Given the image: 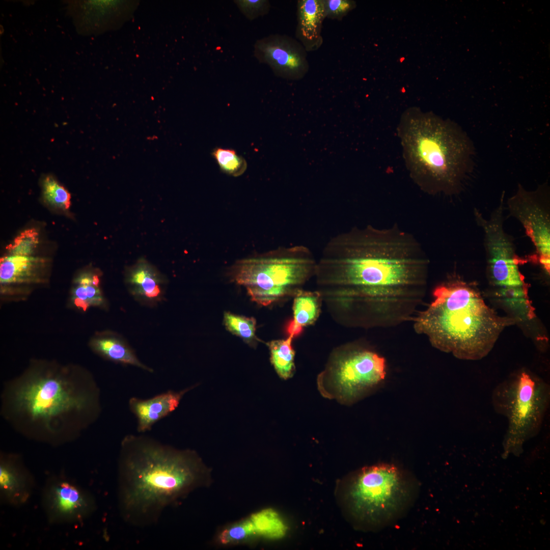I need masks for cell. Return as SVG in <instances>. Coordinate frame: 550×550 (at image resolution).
I'll return each mask as SVG.
<instances>
[{"label":"cell","mask_w":550,"mask_h":550,"mask_svg":"<svg viewBox=\"0 0 550 550\" xmlns=\"http://www.w3.org/2000/svg\"><path fill=\"white\" fill-rule=\"evenodd\" d=\"M429 260L396 225L354 227L332 237L317 261L316 290L333 320L347 328L412 321L427 287Z\"/></svg>","instance_id":"6da1fadb"},{"label":"cell","mask_w":550,"mask_h":550,"mask_svg":"<svg viewBox=\"0 0 550 550\" xmlns=\"http://www.w3.org/2000/svg\"><path fill=\"white\" fill-rule=\"evenodd\" d=\"M118 472L121 512L136 526L154 523L167 506L211 480L210 470L194 451L145 435L124 437Z\"/></svg>","instance_id":"7a4b0ae2"},{"label":"cell","mask_w":550,"mask_h":550,"mask_svg":"<svg viewBox=\"0 0 550 550\" xmlns=\"http://www.w3.org/2000/svg\"><path fill=\"white\" fill-rule=\"evenodd\" d=\"M433 297L412 320L414 329L426 337L434 347L459 359L484 358L504 328L517 321L499 316L485 304L474 285L459 279L438 285Z\"/></svg>","instance_id":"3957f363"},{"label":"cell","mask_w":550,"mask_h":550,"mask_svg":"<svg viewBox=\"0 0 550 550\" xmlns=\"http://www.w3.org/2000/svg\"><path fill=\"white\" fill-rule=\"evenodd\" d=\"M397 130L406 168L422 191L449 196L460 191L472 170L475 148L458 124L409 112L402 117Z\"/></svg>","instance_id":"277c9868"},{"label":"cell","mask_w":550,"mask_h":550,"mask_svg":"<svg viewBox=\"0 0 550 550\" xmlns=\"http://www.w3.org/2000/svg\"><path fill=\"white\" fill-rule=\"evenodd\" d=\"M10 392L14 417L49 434L63 431L75 418L92 423L100 413L99 391L92 379L77 383L60 374H36Z\"/></svg>","instance_id":"5b68a950"},{"label":"cell","mask_w":550,"mask_h":550,"mask_svg":"<svg viewBox=\"0 0 550 550\" xmlns=\"http://www.w3.org/2000/svg\"><path fill=\"white\" fill-rule=\"evenodd\" d=\"M317 261L307 247L281 248L236 262L232 281L244 286L253 301L264 306L294 297L312 278Z\"/></svg>","instance_id":"8992f818"},{"label":"cell","mask_w":550,"mask_h":550,"mask_svg":"<svg viewBox=\"0 0 550 550\" xmlns=\"http://www.w3.org/2000/svg\"><path fill=\"white\" fill-rule=\"evenodd\" d=\"M416 488L412 477L403 470L393 464H378L364 468L349 478L344 501L357 523L381 528L404 513L412 503Z\"/></svg>","instance_id":"52a82bcc"},{"label":"cell","mask_w":550,"mask_h":550,"mask_svg":"<svg viewBox=\"0 0 550 550\" xmlns=\"http://www.w3.org/2000/svg\"><path fill=\"white\" fill-rule=\"evenodd\" d=\"M549 402V384L526 370L496 386L492 394L493 408L508 421L506 454L519 453L524 443L539 433Z\"/></svg>","instance_id":"ba28073f"},{"label":"cell","mask_w":550,"mask_h":550,"mask_svg":"<svg viewBox=\"0 0 550 550\" xmlns=\"http://www.w3.org/2000/svg\"><path fill=\"white\" fill-rule=\"evenodd\" d=\"M504 193L500 204L486 218L477 210L475 220L484 233L486 272L492 295L504 307L514 308L529 299V285L519 270L523 260L517 255L512 237L504 228Z\"/></svg>","instance_id":"9c48e42d"},{"label":"cell","mask_w":550,"mask_h":550,"mask_svg":"<svg viewBox=\"0 0 550 550\" xmlns=\"http://www.w3.org/2000/svg\"><path fill=\"white\" fill-rule=\"evenodd\" d=\"M384 359L357 343L339 346L332 351L318 377L325 396L351 403L375 388L384 379Z\"/></svg>","instance_id":"30bf717a"},{"label":"cell","mask_w":550,"mask_h":550,"mask_svg":"<svg viewBox=\"0 0 550 550\" xmlns=\"http://www.w3.org/2000/svg\"><path fill=\"white\" fill-rule=\"evenodd\" d=\"M511 216L518 220L533 243V260L547 275L550 273V196L547 183L534 190L518 184L517 189L507 202Z\"/></svg>","instance_id":"8fae6325"},{"label":"cell","mask_w":550,"mask_h":550,"mask_svg":"<svg viewBox=\"0 0 550 550\" xmlns=\"http://www.w3.org/2000/svg\"><path fill=\"white\" fill-rule=\"evenodd\" d=\"M254 54L260 63L267 64L276 76L285 79H301L309 69L306 49L287 35H270L258 40Z\"/></svg>","instance_id":"7c38bea8"},{"label":"cell","mask_w":550,"mask_h":550,"mask_svg":"<svg viewBox=\"0 0 550 550\" xmlns=\"http://www.w3.org/2000/svg\"><path fill=\"white\" fill-rule=\"evenodd\" d=\"M44 504L51 521H79L89 515L95 508L92 496L75 484L63 479L46 487Z\"/></svg>","instance_id":"4fadbf2b"},{"label":"cell","mask_w":550,"mask_h":550,"mask_svg":"<svg viewBox=\"0 0 550 550\" xmlns=\"http://www.w3.org/2000/svg\"><path fill=\"white\" fill-rule=\"evenodd\" d=\"M285 531L283 522L275 512L263 510L224 528L218 540L224 545L236 544L258 538H278Z\"/></svg>","instance_id":"5bb4252c"},{"label":"cell","mask_w":550,"mask_h":550,"mask_svg":"<svg viewBox=\"0 0 550 550\" xmlns=\"http://www.w3.org/2000/svg\"><path fill=\"white\" fill-rule=\"evenodd\" d=\"M196 386L178 392L169 390L146 399L131 398L128 405L136 419L138 431L144 432L151 430L156 422L174 411L183 396Z\"/></svg>","instance_id":"9a60e30c"},{"label":"cell","mask_w":550,"mask_h":550,"mask_svg":"<svg viewBox=\"0 0 550 550\" xmlns=\"http://www.w3.org/2000/svg\"><path fill=\"white\" fill-rule=\"evenodd\" d=\"M325 18L324 0L298 1L296 37L307 51H315L322 45L321 29Z\"/></svg>","instance_id":"2e32d148"},{"label":"cell","mask_w":550,"mask_h":550,"mask_svg":"<svg viewBox=\"0 0 550 550\" xmlns=\"http://www.w3.org/2000/svg\"><path fill=\"white\" fill-rule=\"evenodd\" d=\"M31 488L30 476L22 467L11 459L1 460L0 489L3 499L10 504H21L30 496Z\"/></svg>","instance_id":"e0dca14e"},{"label":"cell","mask_w":550,"mask_h":550,"mask_svg":"<svg viewBox=\"0 0 550 550\" xmlns=\"http://www.w3.org/2000/svg\"><path fill=\"white\" fill-rule=\"evenodd\" d=\"M45 260L31 256L9 255L0 260L1 284L29 283L39 281Z\"/></svg>","instance_id":"ac0fdd59"},{"label":"cell","mask_w":550,"mask_h":550,"mask_svg":"<svg viewBox=\"0 0 550 550\" xmlns=\"http://www.w3.org/2000/svg\"><path fill=\"white\" fill-rule=\"evenodd\" d=\"M293 319L287 331L293 338L299 335L304 327L314 323L318 318L322 300L319 292L302 290L293 297Z\"/></svg>","instance_id":"d6986e66"},{"label":"cell","mask_w":550,"mask_h":550,"mask_svg":"<svg viewBox=\"0 0 550 550\" xmlns=\"http://www.w3.org/2000/svg\"><path fill=\"white\" fill-rule=\"evenodd\" d=\"M94 349L105 358L124 365L138 367L149 372L153 370L142 363L133 350L123 340L116 338L103 337L92 342Z\"/></svg>","instance_id":"ffe728a7"},{"label":"cell","mask_w":550,"mask_h":550,"mask_svg":"<svg viewBox=\"0 0 550 550\" xmlns=\"http://www.w3.org/2000/svg\"><path fill=\"white\" fill-rule=\"evenodd\" d=\"M133 294L147 301L157 300L161 294L160 280L156 272L146 264H140L129 277Z\"/></svg>","instance_id":"44dd1931"},{"label":"cell","mask_w":550,"mask_h":550,"mask_svg":"<svg viewBox=\"0 0 550 550\" xmlns=\"http://www.w3.org/2000/svg\"><path fill=\"white\" fill-rule=\"evenodd\" d=\"M99 283L98 276L91 273H85L77 278L72 291L75 305L86 310L90 306L102 305L104 299Z\"/></svg>","instance_id":"7402d4cb"},{"label":"cell","mask_w":550,"mask_h":550,"mask_svg":"<svg viewBox=\"0 0 550 550\" xmlns=\"http://www.w3.org/2000/svg\"><path fill=\"white\" fill-rule=\"evenodd\" d=\"M294 338L272 340L267 343L270 361L278 375L282 379L290 378L295 371V352L292 346Z\"/></svg>","instance_id":"603a6c76"},{"label":"cell","mask_w":550,"mask_h":550,"mask_svg":"<svg viewBox=\"0 0 550 550\" xmlns=\"http://www.w3.org/2000/svg\"><path fill=\"white\" fill-rule=\"evenodd\" d=\"M224 323L231 333L239 336L250 345L256 346L257 339L256 336V321L255 318L227 312L224 313Z\"/></svg>","instance_id":"cb8c5ba5"},{"label":"cell","mask_w":550,"mask_h":550,"mask_svg":"<svg viewBox=\"0 0 550 550\" xmlns=\"http://www.w3.org/2000/svg\"><path fill=\"white\" fill-rule=\"evenodd\" d=\"M42 196L45 201L54 207L67 210L71 205V195L52 176L42 180Z\"/></svg>","instance_id":"d4e9b609"},{"label":"cell","mask_w":550,"mask_h":550,"mask_svg":"<svg viewBox=\"0 0 550 550\" xmlns=\"http://www.w3.org/2000/svg\"><path fill=\"white\" fill-rule=\"evenodd\" d=\"M212 155L215 159L221 170L228 175L239 176L246 169L247 163L245 160L242 157L238 156L233 150L216 148L213 150Z\"/></svg>","instance_id":"484cf974"},{"label":"cell","mask_w":550,"mask_h":550,"mask_svg":"<svg viewBox=\"0 0 550 550\" xmlns=\"http://www.w3.org/2000/svg\"><path fill=\"white\" fill-rule=\"evenodd\" d=\"M39 242V233L35 228L21 232L13 241L6 246L11 255L31 256Z\"/></svg>","instance_id":"4316f807"},{"label":"cell","mask_w":550,"mask_h":550,"mask_svg":"<svg viewBox=\"0 0 550 550\" xmlns=\"http://www.w3.org/2000/svg\"><path fill=\"white\" fill-rule=\"evenodd\" d=\"M234 3L245 17L252 20L267 14L270 8L266 0H236Z\"/></svg>","instance_id":"83f0119b"},{"label":"cell","mask_w":550,"mask_h":550,"mask_svg":"<svg viewBox=\"0 0 550 550\" xmlns=\"http://www.w3.org/2000/svg\"><path fill=\"white\" fill-rule=\"evenodd\" d=\"M326 18L341 20L355 7L350 0H324Z\"/></svg>","instance_id":"f1b7e54d"}]
</instances>
